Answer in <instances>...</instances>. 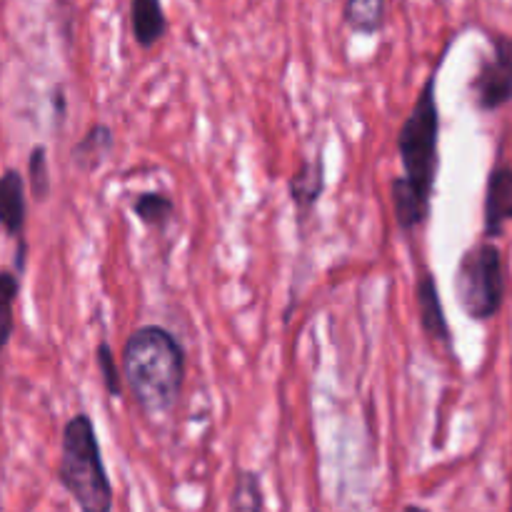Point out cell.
I'll list each match as a JSON object with an SVG mask.
<instances>
[{"label": "cell", "mask_w": 512, "mask_h": 512, "mask_svg": "<svg viewBox=\"0 0 512 512\" xmlns=\"http://www.w3.org/2000/svg\"><path fill=\"white\" fill-rule=\"evenodd\" d=\"M455 295L473 320H490L505 300V268L498 245L478 243L468 248L455 270Z\"/></svg>", "instance_id": "obj_4"}, {"label": "cell", "mask_w": 512, "mask_h": 512, "mask_svg": "<svg viewBox=\"0 0 512 512\" xmlns=\"http://www.w3.org/2000/svg\"><path fill=\"white\" fill-rule=\"evenodd\" d=\"M388 3L390 0H348L345 3V23L360 35L380 33Z\"/></svg>", "instance_id": "obj_12"}, {"label": "cell", "mask_w": 512, "mask_h": 512, "mask_svg": "<svg viewBox=\"0 0 512 512\" xmlns=\"http://www.w3.org/2000/svg\"><path fill=\"white\" fill-rule=\"evenodd\" d=\"M58 480L80 512H113V485L90 415H73L65 423Z\"/></svg>", "instance_id": "obj_3"}, {"label": "cell", "mask_w": 512, "mask_h": 512, "mask_svg": "<svg viewBox=\"0 0 512 512\" xmlns=\"http://www.w3.org/2000/svg\"><path fill=\"white\" fill-rule=\"evenodd\" d=\"M415 303H418L420 325H423L425 333H428L433 340H440V343L450 345V325H448V318H445V308L438 293V283H435L430 270H423V273L418 275V280H415Z\"/></svg>", "instance_id": "obj_9"}, {"label": "cell", "mask_w": 512, "mask_h": 512, "mask_svg": "<svg viewBox=\"0 0 512 512\" xmlns=\"http://www.w3.org/2000/svg\"><path fill=\"white\" fill-rule=\"evenodd\" d=\"M512 220V168L495 165L485 190V235L498 238L505 223Z\"/></svg>", "instance_id": "obj_8"}, {"label": "cell", "mask_w": 512, "mask_h": 512, "mask_svg": "<svg viewBox=\"0 0 512 512\" xmlns=\"http://www.w3.org/2000/svg\"><path fill=\"white\" fill-rule=\"evenodd\" d=\"M473 98L480 110H498L512 103V38L510 35H495L493 58L483 60L475 73Z\"/></svg>", "instance_id": "obj_5"}, {"label": "cell", "mask_w": 512, "mask_h": 512, "mask_svg": "<svg viewBox=\"0 0 512 512\" xmlns=\"http://www.w3.org/2000/svg\"><path fill=\"white\" fill-rule=\"evenodd\" d=\"M20 293V273L0 270V353L8 348L15 330V300Z\"/></svg>", "instance_id": "obj_15"}, {"label": "cell", "mask_w": 512, "mask_h": 512, "mask_svg": "<svg viewBox=\"0 0 512 512\" xmlns=\"http://www.w3.org/2000/svg\"><path fill=\"white\" fill-rule=\"evenodd\" d=\"M130 28L140 48H153L168 30V18L160 0H130Z\"/></svg>", "instance_id": "obj_10"}, {"label": "cell", "mask_w": 512, "mask_h": 512, "mask_svg": "<svg viewBox=\"0 0 512 512\" xmlns=\"http://www.w3.org/2000/svg\"><path fill=\"white\" fill-rule=\"evenodd\" d=\"M25 215H28V203H25V180L18 170L8 168L0 175V228L18 240V273L25 263Z\"/></svg>", "instance_id": "obj_6"}, {"label": "cell", "mask_w": 512, "mask_h": 512, "mask_svg": "<svg viewBox=\"0 0 512 512\" xmlns=\"http://www.w3.org/2000/svg\"><path fill=\"white\" fill-rule=\"evenodd\" d=\"M28 183H30V193L38 203L48 200L50 188V170H48V153H45L43 145H35L30 150V158H28Z\"/></svg>", "instance_id": "obj_16"}, {"label": "cell", "mask_w": 512, "mask_h": 512, "mask_svg": "<svg viewBox=\"0 0 512 512\" xmlns=\"http://www.w3.org/2000/svg\"><path fill=\"white\" fill-rule=\"evenodd\" d=\"M133 213L148 228L163 230L173 220L175 203L170 195L160 193V190H148V193H140L133 200Z\"/></svg>", "instance_id": "obj_13"}, {"label": "cell", "mask_w": 512, "mask_h": 512, "mask_svg": "<svg viewBox=\"0 0 512 512\" xmlns=\"http://www.w3.org/2000/svg\"><path fill=\"white\" fill-rule=\"evenodd\" d=\"M115 135L110 130V125L105 123H93L88 128V133L75 143L73 148V163L78 165L83 173H93L100 165L108 160V155L113 153Z\"/></svg>", "instance_id": "obj_11"}, {"label": "cell", "mask_w": 512, "mask_h": 512, "mask_svg": "<svg viewBox=\"0 0 512 512\" xmlns=\"http://www.w3.org/2000/svg\"><path fill=\"white\" fill-rule=\"evenodd\" d=\"M123 380L148 418H163L178 405L185 383V350L170 330L143 325L123 348Z\"/></svg>", "instance_id": "obj_2"}, {"label": "cell", "mask_w": 512, "mask_h": 512, "mask_svg": "<svg viewBox=\"0 0 512 512\" xmlns=\"http://www.w3.org/2000/svg\"><path fill=\"white\" fill-rule=\"evenodd\" d=\"M438 75H430L405 118L398 133V155L403 175L393 180V213L403 233L428 223L433 205L435 180H438V145H440V110L435 98Z\"/></svg>", "instance_id": "obj_1"}, {"label": "cell", "mask_w": 512, "mask_h": 512, "mask_svg": "<svg viewBox=\"0 0 512 512\" xmlns=\"http://www.w3.org/2000/svg\"><path fill=\"white\" fill-rule=\"evenodd\" d=\"M228 512H265V495L255 470H238Z\"/></svg>", "instance_id": "obj_14"}, {"label": "cell", "mask_w": 512, "mask_h": 512, "mask_svg": "<svg viewBox=\"0 0 512 512\" xmlns=\"http://www.w3.org/2000/svg\"><path fill=\"white\" fill-rule=\"evenodd\" d=\"M95 365H98V373L110 398H120L123 395V370L118 368L113 348L105 340L95 348Z\"/></svg>", "instance_id": "obj_17"}, {"label": "cell", "mask_w": 512, "mask_h": 512, "mask_svg": "<svg viewBox=\"0 0 512 512\" xmlns=\"http://www.w3.org/2000/svg\"><path fill=\"white\" fill-rule=\"evenodd\" d=\"M290 198H293L295 215H298V225L305 228V223L313 215L315 205H318L320 195L325 190V160L318 155L315 160H303L290 175Z\"/></svg>", "instance_id": "obj_7"}, {"label": "cell", "mask_w": 512, "mask_h": 512, "mask_svg": "<svg viewBox=\"0 0 512 512\" xmlns=\"http://www.w3.org/2000/svg\"><path fill=\"white\" fill-rule=\"evenodd\" d=\"M403 512H430L428 508H420V505H408Z\"/></svg>", "instance_id": "obj_18"}]
</instances>
